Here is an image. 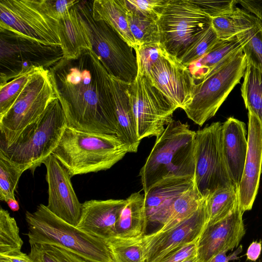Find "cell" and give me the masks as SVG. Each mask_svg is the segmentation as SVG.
<instances>
[{
    "mask_svg": "<svg viewBox=\"0 0 262 262\" xmlns=\"http://www.w3.org/2000/svg\"><path fill=\"white\" fill-rule=\"evenodd\" d=\"M49 72L68 126L117 136L111 77L92 50L74 59H63Z\"/></svg>",
    "mask_w": 262,
    "mask_h": 262,
    "instance_id": "obj_1",
    "label": "cell"
},
{
    "mask_svg": "<svg viewBox=\"0 0 262 262\" xmlns=\"http://www.w3.org/2000/svg\"><path fill=\"white\" fill-rule=\"evenodd\" d=\"M195 132L173 120L157 138L139 176L144 194L156 183L171 177L194 179Z\"/></svg>",
    "mask_w": 262,
    "mask_h": 262,
    "instance_id": "obj_2",
    "label": "cell"
},
{
    "mask_svg": "<svg viewBox=\"0 0 262 262\" xmlns=\"http://www.w3.org/2000/svg\"><path fill=\"white\" fill-rule=\"evenodd\" d=\"M116 136L84 132L69 126L52 152L71 177L111 168L127 153Z\"/></svg>",
    "mask_w": 262,
    "mask_h": 262,
    "instance_id": "obj_3",
    "label": "cell"
},
{
    "mask_svg": "<svg viewBox=\"0 0 262 262\" xmlns=\"http://www.w3.org/2000/svg\"><path fill=\"white\" fill-rule=\"evenodd\" d=\"M30 244H46L66 249L89 262H115L107 241L94 236L63 221L43 204L26 211Z\"/></svg>",
    "mask_w": 262,
    "mask_h": 262,
    "instance_id": "obj_4",
    "label": "cell"
},
{
    "mask_svg": "<svg viewBox=\"0 0 262 262\" xmlns=\"http://www.w3.org/2000/svg\"><path fill=\"white\" fill-rule=\"evenodd\" d=\"M67 126L62 106L56 97L9 146L0 148V152L13 162L30 166L34 171L52 154Z\"/></svg>",
    "mask_w": 262,
    "mask_h": 262,
    "instance_id": "obj_5",
    "label": "cell"
},
{
    "mask_svg": "<svg viewBox=\"0 0 262 262\" xmlns=\"http://www.w3.org/2000/svg\"><path fill=\"white\" fill-rule=\"evenodd\" d=\"M92 2L79 1L76 4L92 51L111 76L130 83L138 73L135 50L108 24L94 18Z\"/></svg>",
    "mask_w": 262,
    "mask_h": 262,
    "instance_id": "obj_6",
    "label": "cell"
},
{
    "mask_svg": "<svg viewBox=\"0 0 262 262\" xmlns=\"http://www.w3.org/2000/svg\"><path fill=\"white\" fill-rule=\"evenodd\" d=\"M247 65L242 48L195 84L192 100L184 110L187 117L199 126L213 117L243 77Z\"/></svg>",
    "mask_w": 262,
    "mask_h": 262,
    "instance_id": "obj_7",
    "label": "cell"
},
{
    "mask_svg": "<svg viewBox=\"0 0 262 262\" xmlns=\"http://www.w3.org/2000/svg\"><path fill=\"white\" fill-rule=\"evenodd\" d=\"M157 21L160 44L179 60L211 26V18L192 0H168Z\"/></svg>",
    "mask_w": 262,
    "mask_h": 262,
    "instance_id": "obj_8",
    "label": "cell"
},
{
    "mask_svg": "<svg viewBox=\"0 0 262 262\" xmlns=\"http://www.w3.org/2000/svg\"><path fill=\"white\" fill-rule=\"evenodd\" d=\"M0 29L45 45L61 46L58 20L50 15L45 0H0Z\"/></svg>",
    "mask_w": 262,
    "mask_h": 262,
    "instance_id": "obj_9",
    "label": "cell"
},
{
    "mask_svg": "<svg viewBox=\"0 0 262 262\" xmlns=\"http://www.w3.org/2000/svg\"><path fill=\"white\" fill-rule=\"evenodd\" d=\"M56 97L49 70L36 73L10 110L0 117V148L9 146Z\"/></svg>",
    "mask_w": 262,
    "mask_h": 262,
    "instance_id": "obj_10",
    "label": "cell"
},
{
    "mask_svg": "<svg viewBox=\"0 0 262 262\" xmlns=\"http://www.w3.org/2000/svg\"><path fill=\"white\" fill-rule=\"evenodd\" d=\"M63 59L61 47L47 46L0 29V82L32 68L50 71Z\"/></svg>",
    "mask_w": 262,
    "mask_h": 262,
    "instance_id": "obj_11",
    "label": "cell"
},
{
    "mask_svg": "<svg viewBox=\"0 0 262 262\" xmlns=\"http://www.w3.org/2000/svg\"><path fill=\"white\" fill-rule=\"evenodd\" d=\"M222 126L215 122L195 132L194 184L205 199L220 188L234 186L223 154Z\"/></svg>",
    "mask_w": 262,
    "mask_h": 262,
    "instance_id": "obj_12",
    "label": "cell"
},
{
    "mask_svg": "<svg viewBox=\"0 0 262 262\" xmlns=\"http://www.w3.org/2000/svg\"><path fill=\"white\" fill-rule=\"evenodd\" d=\"M128 92L139 140L159 137L172 121L178 107L138 69L136 78L129 83Z\"/></svg>",
    "mask_w": 262,
    "mask_h": 262,
    "instance_id": "obj_13",
    "label": "cell"
},
{
    "mask_svg": "<svg viewBox=\"0 0 262 262\" xmlns=\"http://www.w3.org/2000/svg\"><path fill=\"white\" fill-rule=\"evenodd\" d=\"M207 222L206 200L191 215L166 230L134 238L142 250L144 262H156L170 252L196 242Z\"/></svg>",
    "mask_w": 262,
    "mask_h": 262,
    "instance_id": "obj_14",
    "label": "cell"
},
{
    "mask_svg": "<svg viewBox=\"0 0 262 262\" xmlns=\"http://www.w3.org/2000/svg\"><path fill=\"white\" fill-rule=\"evenodd\" d=\"M146 75L178 108L184 110L191 103L194 83L190 72L165 50Z\"/></svg>",
    "mask_w": 262,
    "mask_h": 262,
    "instance_id": "obj_15",
    "label": "cell"
},
{
    "mask_svg": "<svg viewBox=\"0 0 262 262\" xmlns=\"http://www.w3.org/2000/svg\"><path fill=\"white\" fill-rule=\"evenodd\" d=\"M42 164L47 170V208L60 219L76 227L81 216L82 204L79 201L74 190L71 176L52 154Z\"/></svg>",
    "mask_w": 262,
    "mask_h": 262,
    "instance_id": "obj_16",
    "label": "cell"
},
{
    "mask_svg": "<svg viewBox=\"0 0 262 262\" xmlns=\"http://www.w3.org/2000/svg\"><path fill=\"white\" fill-rule=\"evenodd\" d=\"M239 206L224 219L206 225L196 242L197 262H210L217 254L238 247L246 233Z\"/></svg>",
    "mask_w": 262,
    "mask_h": 262,
    "instance_id": "obj_17",
    "label": "cell"
},
{
    "mask_svg": "<svg viewBox=\"0 0 262 262\" xmlns=\"http://www.w3.org/2000/svg\"><path fill=\"white\" fill-rule=\"evenodd\" d=\"M248 150L238 187L239 207L243 212L252 209L262 171V124L251 113L248 112Z\"/></svg>",
    "mask_w": 262,
    "mask_h": 262,
    "instance_id": "obj_18",
    "label": "cell"
},
{
    "mask_svg": "<svg viewBox=\"0 0 262 262\" xmlns=\"http://www.w3.org/2000/svg\"><path fill=\"white\" fill-rule=\"evenodd\" d=\"M125 199L92 200L82 203L77 228L108 240L116 236V225Z\"/></svg>",
    "mask_w": 262,
    "mask_h": 262,
    "instance_id": "obj_19",
    "label": "cell"
},
{
    "mask_svg": "<svg viewBox=\"0 0 262 262\" xmlns=\"http://www.w3.org/2000/svg\"><path fill=\"white\" fill-rule=\"evenodd\" d=\"M194 185V179L190 176L166 178L154 184L144 194L148 223L162 225L176 200Z\"/></svg>",
    "mask_w": 262,
    "mask_h": 262,
    "instance_id": "obj_20",
    "label": "cell"
},
{
    "mask_svg": "<svg viewBox=\"0 0 262 262\" xmlns=\"http://www.w3.org/2000/svg\"><path fill=\"white\" fill-rule=\"evenodd\" d=\"M245 124L233 117L222 126V147L226 165L231 179L238 187L243 176L248 141Z\"/></svg>",
    "mask_w": 262,
    "mask_h": 262,
    "instance_id": "obj_21",
    "label": "cell"
},
{
    "mask_svg": "<svg viewBox=\"0 0 262 262\" xmlns=\"http://www.w3.org/2000/svg\"><path fill=\"white\" fill-rule=\"evenodd\" d=\"M117 119V136L129 152H136L140 141L128 92L129 83L111 76Z\"/></svg>",
    "mask_w": 262,
    "mask_h": 262,
    "instance_id": "obj_22",
    "label": "cell"
},
{
    "mask_svg": "<svg viewBox=\"0 0 262 262\" xmlns=\"http://www.w3.org/2000/svg\"><path fill=\"white\" fill-rule=\"evenodd\" d=\"M58 34L63 59L78 57L84 50H92L85 28L76 6L58 20Z\"/></svg>",
    "mask_w": 262,
    "mask_h": 262,
    "instance_id": "obj_23",
    "label": "cell"
},
{
    "mask_svg": "<svg viewBox=\"0 0 262 262\" xmlns=\"http://www.w3.org/2000/svg\"><path fill=\"white\" fill-rule=\"evenodd\" d=\"M125 200L116 223L115 237L124 239L140 237L145 234L148 223L144 194L134 192Z\"/></svg>",
    "mask_w": 262,
    "mask_h": 262,
    "instance_id": "obj_24",
    "label": "cell"
},
{
    "mask_svg": "<svg viewBox=\"0 0 262 262\" xmlns=\"http://www.w3.org/2000/svg\"><path fill=\"white\" fill-rule=\"evenodd\" d=\"M244 33L228 40H220L203 57L188 67L194 84L203 80L219 64L243 48Z\"/></svg>",
    "mask_w": 262,
    "mask_h": 262,
    "instance_id": "obj_25",
    "label": "cell"
},
{
    "mask_svg": "<svg viewBox=\"0 0 262 262\" xmlns=\"http://www.w3.org/2000/svg\"><path fill=\"white\" fill-rule=\"evenodd\" d=\"M92 14L96 20L108 24L134 49L137 46L127 20V11L122 0H95L92 2Z\"/></svg>",
    "mask_w": 262,
    "mask_h": 262,
    "instance_id": "obj_26",
    "label": "cell"
},
{
    "mask_svg": "<svg viewBox=\"0 0 262 262\" xmlns=\"http://www.w3.org/2000/svg\"><path fill=\"white\" fill-rule=\"evenodd\" d=\"M259 20L246 10H233L211 18V25L220 40H228L254 27Z\"/></svg>",
    "mask_w": 262,
    "mask_h": 262,
    "instance_id": "obj_27",
    "label": "cell"
},
{
    "mask_svg": "<svg viewBox=\"0 0 262 262\" xmlns=\"http://www.w3.org/2000/svg\"><path fill=\"white\" fill-rule=\"evenodd\" d=\"M243 76L241 95L248 112L262 124V70L250 60Z\"/></svg>",
    "mask_w": 262,
    "mask_h": 262,
    "instance_id": "obj_28",
    "label": "cell"
},
{
    "mask_svg": "<svg viewBox=\"0 0 262 262\" xmlns=\"http://www.w3.org/2000/svg\"><path fill=\"white\" fill-rule=\"evenodd\" d=\"M239 206L237 187L232 185L215 190L206 199V225L224 219Z\"/></svg>",
    "mask_w": 262,
    "mask_h": 262,
    "instance_id": "obj_29",
    "label": "cell"
},
{
    "mask_svg": "<svg viewBox=\"0 0 262 262\" xmlns=\"http://www.w3.org/2000/svg\"><path fill=\"white\" fill-rule=\"evenodd\" d=\"M206 199L203 198L194 185L174 202L159 229L166 230L195 212Z\"/></svg>",
    "mask_w": 262,
    "mask_h": 262,
    "instance_id": "obj_30",
    "label": "cell"
},
{
    "mask_svg": "<svg viewBox=\"0 0 262 262\" xmlns=\"http://www.w3.org/2000/svg\"><path fill=\"white\" fill-rule=\"evenodd\" d=\"M28 165L11 161L0 152V200L6 203L15 200L14 191L22 173L30 169Z\"/></svg>",
    "mask_w": 262,
    "mask_h": 262,
    "instance_id": "obj_31",
    "label": "cell"
},
{
    "mask_svg": "<svg viewBox=\"0 0 262 262\" xmlns=\"http://www.w3.org/2000/svg\"><path fill=\"white\" fill-rule=\"evenodd\" d=\"M127 17L137 48L160 43L158 20L142 17L127 11Z\"/></svg>",
    "mask_w": 262,
    "mask_h": 262,
    "instance_id": "obj_32",
    "label": "cell"
},
{
    "mask_svg": "<svg viewBox=\"0 0 262 262\" xmlns=\"http://www.w3.org/2000/svg\"><path fill=\"white\" fill-rule=\"evenodd\" d=\"M42 69H44L31 68L9 81L0 84V117L13 106L33 76Z\"/></svg>",
    "mask_w": 262,
    "mask_h": 262,
    "instance_id": "obj_33",
    "label": "cell"
},
{
    "mask_svg": "<svg viewBox=\"0 0 262 262\" xmlns=\"http://www.w3.org/2000/svg\"><path fill=\"white\" fill-rule=\"evenodd\" d=\"M23 241L19 236V228L13 217L2 208L0 209V255H9L21 252Z\"/></svg>",
    "mask_w": 262,
    "mask_h": 262,
    "instance_id": "obj_34",
    "label": "cell"
},
{
    "mask_svg": "<svg viewBox=\"0 0 262 262\" xmlns=\"http://www.w3.org/2000/svg\"><path fill=\"white\" fill-rule=\"evenodd\" d=\"M29 256L33 262H89L61 247L46 244L30 245Z\"/></svg>",
    "mask_w": 262,
    "mask_h": 262,
    "instance_id": "obj_35",
    "label": "cell"
},
{
    "mask_svg": "<svg viewBox=\"0 0 262 262\" xmlns=\"http://www.w3.org/2000/svg\"><path fill=\"white\" fill-rule=\"evenodd\" d=\"M115 262H144L141 247L134 238L107 240Z\"/></svg>",
    "mask_w": 262,
    "mask_h": 262,
    "instance_id": "obj_36",
    "label": "cell"
},
{
    "mask_svg": "<svg viewBox=\"0 0 262 262\" xmlns=\"http://www.w3.org/2000/svg\"><path fill=\"white\" fill-rule=\"evenodd\" d=\"M244 36L243 51L246 59L262 70V22L259 20L254 27L245 32Z\"/></svg>",
    "mask_w": 262,
    "mask_h": 262,
    "instance_id": "obj_37",
    "label": "cell"
},
{
    "mask_svg": "<svg viewBox=\"0 0 262 262\" xmlns=\"http://www.w3.org/2000/svg\"><path fill=\"white\" fill-rule=\"evenodd\" d=\"M168 0H122L127 11L158 20Z\"/></svg>",
    "mask_w": 262,
    "mask_h": 262,
    "instance_id": "obj_38",
    "label": "cell"
},
{
    "mask_svg": "<svg viewBox=\"0 0 262 262\" xmlns=\"http://www.w3.org/2000/svg\"><path fill=\"white\" fill-rule=\"evenodd\" d=\"M220 40L211 25L202 37L189 49L180 61L188 67L208 53Z\"/></svg>",
    "mask_w": 262,
    "mask_h": 262,
    "instance_id": "obj_39",
    "label": "cell"
},
{
    "mask_svg": "<svg viewBox=\"0 0 262 262\" xmlns=\"http://www.w3.org/2000/svg\"><path fill=\"white\" fill-rule=\"evenodd\" d=\"M136 54L138 69L148 75L152 65L165 50L160 43L144 46L134 49Z\"/></svg>",
    "mask_w": 262,
    "mask_h": 262,
    "instance_id": "obj_40",
    "label": "cell"
},
{
    "mask_svg": "<svg viewBox=\"0 0 262 262\" xmlns=\"http://www.w3.org/2000/svg\"><path fill=\"white\" fill-rule=\"evenodd\" d=\"M211 18L220 16L233 10L237 1H216L209 0H192Z\"/></svg>",
    "mask_w": 262,
    "mask_h": 262,
    "instance_id": "obj_41",
    "label": "cell"
},
{
    "mask_svg": "<svg viewBox=\"0 0 262 262\" xmlns=\"http://www.w3.org/2000/svg\"><path fill=\"white\" fill-rule=\"evenodd\" d=\"M196 242L182 246L156 262H182L186 259L196 256Z\"/></svg>",
    "mask_w": 262,
    "mask_h": 262,
    "instance_id": "obj_42",
    "label": "cell"
},
{
    "mask_svg": "<svg viewBox=\"0 0 262 262\" xmlns=\"http://www.w3.org/2000/svg\"><path fill=\"white\" fill-rule=\"evenodd\" d=\"M50 15L58 20L64 16L79 1L76 0H45Z\"/></svg>",
    "mask_w": 262,
    "mask_h": 262,
    "instance_id": "obj_43",
    "label": "cell"
},
{
    "mask_svg": "<svg viewBox=\"0 0 262 262\" xmlns=\"http://www.w3.org/2000/svg\"><path fill=\"white\" fill-rule=\"evenodd\" d=\"M245 10L255 15L262 22V0L237 1Z\"/></svg>",
    "mask_w": 262,
    "mask_h": 262,
    "instance_id": "obj_44",
    "label": "cell"
},
{
    "mask_svg": "<svg viewBox=\"0 0 262 262\" xmlns=\"http://www.w3.org/2000/svg\"><path fill=\"white\" fill-rule=\"evenodd\" d=\"M262 250V240L253 241L249 246L246 252L247 260L255 262L259 257Z\"/></svg>",
    "mask_w": 262,
    "mask_h": 262,
    "instance_id": "obj_45",
    "label": "cell"
},
{
    "mask_svg": "<svg viewBox=\"0 0 262 262\" xmlns=\"http://www.w3.org/2000/svg\"><path fill=\"white\" fill-rule=\"evenodd\" d=\"M0 262H33L29 255L21 251L9 255H0Z\"/></svg>",
    "mask_w": 262,
    "mask_h": 262,
    "instance_id": "obj_46",
    "label": "cell"
},
{
    "mask_svg": "<svg viewBox=\"0 0 262 262\" xmlns=\"http://www.w3.org/2000/svg\"><path fill=\"white\" fill-rule=\"evenodd\" d=\"M242 251V246L238 247L233 253L230 255H226L227 252H222L215 255L210 262H227L232 260H235L238 258L237 255Z\"/></svg>",
    "mask_w": 262,
    "mask_h": 262,
    "instance_id": "obj_47",
    "label": "cell"
},
{
    "mask_svg": "<svg viewBox=\"0 0 262 262\" xmlns=\"http://www.w3.org/2000/svg\"><path fill=\"white\" fill-rule=\"evenodd\" d=\"M6 203L10 209L13 211H17L19 209V204L16 199L9 200L6 202Z\"/></svg>",
    "mask_w": 262,
    "mask_h": 262,
    "instance_id": "obj_48",
    "label": "cell"
},
{
    "mask_svg": "<svg viewBox=\"0 0 262 262\" xmlns=\"http://www.w3.org/2000/svg\"><path fill=\"white\" fill-rule=\"evenodd\" d=\"M182 262H197L196 256L186 259Z\"/></svg>",
    "mask_w": 262,
    "mask_h": 262,
    "instance_id": "obj_49",
    "label": "cell"
},
{
    "mask_svg": "<svg viewBox=\"0 0 262 262\" xmlns=\"http://www.w3.org/2000/svg\"><path fill=\"white\" fill-rule=\"evenodd\" d=\"M227 262H229V261H227Z\"/></svg>",
    "mask_w": 262,
    "mask_h": 262,
    "instance_id": "obj_50",
    "label": "cell"
}]
</instances>
